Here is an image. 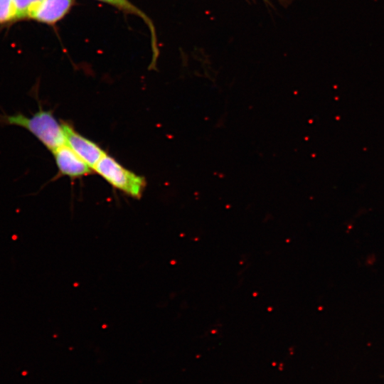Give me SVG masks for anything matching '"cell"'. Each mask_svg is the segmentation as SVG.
<instances>
[{"label":"cell","mask_w":384,"mask_h":384,"mask_svg":"<svg viewBox=\"0 0 384 384\" xmlns=\"http://www.w3.org/2000/svg\"><path fill=\"white\" fill-rule=\"evenodd\" d=\"M0 124L23 127L35 136L51 151L65 144L62 124L50 110L41 107L31 117L22 113L0 114Z\"/></svg>","instance_id":"obj_1"},{"label":"cell","mask_w":384,"mask_h":384,"mask_svg":"<svg viewBox=\"0 0 384 384\" xmlns=\"http://www.w3.org/2000/svg\"><path fill=\"white\" fill-rule=\"evenodd\" d=\"M65 144L92 169L106 154L97 144L82 136L65 122L62 123Z\"/></svg>","instance_id":"obj_3"},{"label":"cell","mask_w":384,"mask_h":384,"mask_svg":"<svg viewBox=\"0 0 384 384\" xmlns=\"http://www.w3.org/2000/svg\"><path fill=\"white\" fill-rule=\"evenodd\" d=\"M280 3L282 4L287 5L289 2H291L292 0H278Z\"/></svg>","instance_id":"obj_9"},{"label":"cell","mask_w":384,"mask_h":384,"mask_svg":"<svg viewBox=\"0 0 384 384\" xmlns=\"http://www.w3.org/2000/svg\"><path fill=\"white\" fill-rule=\"evenodd\" d=\"M59 173L72 178L89 175L93 169L66 144L52 151Z\"/></svg>","instance_id":"obj_4"},{"label":"cell","mask_w":384,"mask_h":384,"mask_svg":"<svg viewBox=\"0 0 384 384\" xmlns=\"http://www.w3.org/2000/svg\"><path fill=\"white\" fill-rule=\"evenodd\" d=\"M75 0H41L30 14L38 21L53 24L70 10Z\"/></svg>","instance_id":"obj_5"},{"label":"cell","mask_w":384,"mask_h":384,"mask_svg":"<svg viewBox=\"0 0 384 384\" xmlns=\"http://www.w3.org/2000/svg\"><path fill=\"white\" fill-rule=\"evenodd\" d=\"M16 17L14 0H0V23H5Z\"/></svg>","instance_id":"obj_7"},{"label":"cell","mask_w":384,"mask_h":384,"mask_svg":"<svg viewBox=\"0 0 384 384\" xmlns=\"http://www.w3.org/2000/svg\"><path fill=\"white\" fill-rule=\"evenodd\" d=\"M107 3L117 9L127 14L137 16L143 20L151 33V47L152 50V63L156 60L159 55L156 28L151 19L140 9L133 4L129 0H98Z\"/></svg>","instance_id":"obj_6"},{"label":"cell","mask_w":384,"mask_h":384,"mask_svg":"<svg viewBox=\"0 0 384 384\" xmlns=\"http://www.w3.org/2000/svg\"><path fill=\"white\" fill-rule=\"evenodd\" d=\"M93 171L112 187L135 198L142 196L146 186L143 176L127 169L107 154L93 167Z\"/></svg>","instance_id":"obj_2"},{"label":"cell","mask_w":384,"mask_h":384,"mask_svg":"<svg viewBox=\"0 0 384 384\" xmlns=\"http://www.w3.org/2000/svg\"><path fill=\"white\" fill-rule=\"evenodd\" d=\"M16 8V17H29L31 13L41 0H14Z\"/></svg>","instance_id":"obj_8"}]
</instances>
